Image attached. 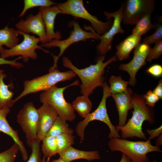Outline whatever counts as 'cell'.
Instances as JSON below:
<instances>
[{
	"label": "cell",
	"mask_w": 162,
	"mask_h": 162,
	"mask_svg": "<svg viewBox=\"0 0 162 162\" xmlns=\"http://www.w3.org/2000/svg\"><path fill=\"white\" fill-rule=\"evenodd\" d=\"M162 144V134L157 137L156 140L155 146H159Z\"/></svg>",
	"instance_id": "cell-40"
},
{
	"label": "cell",
	"mask_w": 162,
	"mask_h": 162,
	"mask_svg": "<svg viewBox=\"0 0 162 162\" xmlns=\"http://www.w3.org/2000/svg\"><path fill=\"white\" fill-rule=\"evenodd\" d=\"M41 151L43 157L46 158H50L58 153V150L56 137L46 135L41 141Z\"/></svg>",
	"instance_id": "cell-24"
},
{
	"label": "cell",
	"mask_w": 162,
	"mask_h": 162,
	"mask_svg": "<svg viewBox=\"0 0 162 162\" xmlns=\"http://www.w3.org/2000/svg\"><path fill=\"white\" fill-rule=\"evenodd\" d=\"M146 104L151 107L154 106L156 103L160 100L159 98L153 91L149 90L143 95Z\"/></svg>",
	"instance_id": "cell-34"
},
{
	"label": "cell",
	"mask_w": 162,
	"mask_h": 162,
	"mask_svg": "<svg viewBox=\"0 0 162 162\" xmlns=\"http://www.w3.org/2000/svg\"><path fill=\"white\" fill-rule=\"evenodd\" d=\"M86 162V161H85V162Z\"/></svg>",
	"instance_id": "cell-44"
},
{
	"label": "cell",
	"mask_w": 162,
	"mask_h": 162,
	"mask_svg": "<svg viewBox=\"0 0 162 162\" xmlns=\"http://www.w3.org/2000/svg\"><path fill=\"white\" fill-rule=\"evenodd\" d=\"M79 84V81L76 80L65 87L59 88L54 86L42 92L40 95V100L42 104H46L52 106L59 116L67 121L72 122L76 118L75 110L72 104L65 100L63 93L68 87Z\"/></svg>",
	"instance_id": "cell-6"
},
{
	"label": "cell",
	"mask_w": 162,
	"mask_h": 162,
	"mask_svg": "<svg viewBox=\"0 0 162 162\" xmlns=\"http://www.w3.org/2000/svg\"><path fill=\"white\" fill-rule=\"evenodd\" d=\"M23 10L19 16V17L24 16L29 9L36 7H49L56 5V3L50 0H24Z\"/></svg>",
	"instance_id": "cell-29"
},
{
	"label": "cell",
	"mask_w": 162,
	"mask_h": 162,
	"mask_svg": "<svg viewBox=\"0 0 162 162\" xmlns=\"http://www.w3.org/2000/svg\"><path fill=\"white\" fill-rule=\"evenodd\" d=\"M10 108L5 107L0 108V132L9 136L14 142L19 145L22 158L24 161H26L28 158L27 150L23 142L20 139L18 131L11 127L6 119L7 116L10 111Z\"/></svg>",
	"instance_id": "cell-18"
},
{
	"label": "cell",
	"mask_w": 162,
	"mask_h": 162,
	"mask_svg": "<svg viewBox=\"0 0 162 162\" xmlns=\"http://www.w3.org/2000/svg\"><path fill=\"white\" fill-rule=\"evenodd\" d=\"M105 58V55H101L98 58L95 64L80 69L75 66L68 57L63 58L64 66L73 71L80 79V92L82 95L89 96L97 87L104 86L105 82L104 76L105 68L112 62L117 61L115 56L104 62Z\"/></svg>",
	"instance_id": "cell-1"
},
{
	"label": "cell",
	"mask_w": 162,
	"mask_h": 162,
	"mask_svg": "<svg viewBox=\"0 0 162 162\" xmlns=\"http://www.w3.org/2000/svg\"><path fill=\"white\" fill-rule=\"evenodd\" d=\"M17 30L26 34L32 33L38 36L41 44L48 43L45 26L40 11L37 14H29L25 20H21L15 25Z\"/></svg>",
	"instance_id": "cell-14"
},
{
	"label": "cell",
	"mask_w": 162,
	"mask_h": 162,
	"mask_svg": "<svg viewBox=\"0 0 162 162\" xmlns=\"http://www.w3.org/2000/svg\"><path fill=\"white\" fill-rule=\"evenodd\" d=\"M72 70L60 72L56 68L45 75L23 82V90L21 93L13 100L14 104L22 98L31 93L49 89L60 82L70 80L76 76Z\"/></svg>",
	"instance_id": "cell-4"
},
{
	"label": "cell",
	"mask_w": 162,
	"mask_h": 162,
	"mask_svg": "<svg viewBox=\"0 0 162 162\" xmlns=\"http://www.w3.org/2000/svg\"><path fill=\"white\" fill-rule=\"evenodd\" d=\"M133 90L128 88L125 91L116 94H111L116 104L119 116L118 126L121 127L126 123L129 111L133 108L132 96Z\"/></svg>",
	"instance_id": "cell-16"
},
{
	"label": "cell",
	"mask_w": 162,
	"mask_h": 162,
	"mask_svg": "<svg viewBox=\"0 0 162 162\" xmlns=\"http://www.w3.org/2000/svg\"><path fill=\"white\" fill-rule=\"evenodd\" d=\"M148 44L140 42L135 48L134 56L131 61L125 64H121L120 70L127 72L130 76L129 84L134 86L136 82V75L139 70L147 64L146 59L151 48Z\"/></svg>",
	"instance_id": "cell-13"
},
{
	"label": "cell",
	"mask_w": 162,
	"mask_h": 162,
	"mask_svg": "<svg viewBox=\"0 0 162 162\" xmlns=\"http://www.w3.org/2000/svg\"><path fill=\"white\" fill-rule=\"evenodd\" d=\"M151 162H157V161L156 160H153Z\"/></svg>",
	"instance_id": "cell-43"
},
{
	"label": "cell",
	"mask_w": 162,
	"mask_h": 162,
	"mask_svg": "<svg viewBox=\"0 0 162 162\" xmlns=\"http://www.w3.org/2000/svg\"><path fill=\"white\" fill-rule=\"evenodd\" d=\"M162 54V40L155 44V45L151 48L146 59V61L151 63L154 59L159 58Z\"/></svg>",
	"instance_id": "cell-33"
},
{
	"label": "cell",
	"mask_w": 162,
	"mask_h": 162,
	"mask_svg": "<svg viewBox=\"0 0 162 162\" xmlns=\"http://www.w3.org/2000/svg\"><path fill=\"white\" fill-rule=\"evenodd\" d=\"M142 36L131 34L116 46L115 56L117 59L123 61L128 59L132 50L141 42Z\"/></svg>",
	"instance_id": "cell-19"
},
{
	"label": "cell",
	"mask_w": 162,
	"mask_h": 162,
	"mask_svg": "<svg viewBox=\"0 0 162 162\" xmlns=\"http://www.w3.org/2000/svg\"><path fill=\"white\" fill-rule=\"evenodd\" d=\"M42 162H50V158H47V159L46 160V158H43Z\"/></svg>",
	"instance_id": "cell-42"
},
{
	"label": "cell",
	"mask_w": 162,
	"mask_h": 162,
	"mask_svg": "<svg viewBox=\"0 0 162 162\" xmlns=\"http://www.w3.org/2000/svg\"><path fill=\"white\" fill-rule=\"evenodd\" d=\"M146 132L149 135L148 140L151 141L154 138L158 137L162 134V125L158 128L154 129H148L146 130Z\"/></svg>",
	"instance_id": "cell-37"
},
{
	"label": "cell",
	"mask_w": 162,
	"mask_h": 162,
	"mask_svg": "<svg viewBox=\"0 0 162 162\" xmlns=\"http://www.w3.org/2000/svg\"><path fill=\"white\" fill-rule=\"evenodd\" d=\"M151 14L146 15L138 21L132 30V34L142 36L152 29H155L156 24L153 25L152 23Z\"/></svg>",
	"instance_id": "cell-26"
},
{
	"label": "cell",
	"mask_w": 162,
	"mask_h": 162,
	"mask_svg": "<svg viewBox=\"0 0 162 162\" xmlns=\"http://www.w3.org/2000/svg\"><path fill=\"white\" fill-rule=\"evenodd\" d=\"M38 119V109L32 102L26 103L17 115V122L25 134L27 143L30 147L37 140Z\"/></svg>",
	"instance_id": "cell-10"
},
{
	"label": "cell",
	"mask_w": 162,
	"mask_h": 162,
	"mask_svg": "<svg viewBox=\"0 0 162 162\" xmlns=\"http://www.w3.org/2000/svg\"><path fill=\"white\" fill-rule=\"evenodd\" d=\"M130 159L124 154L122 153V157L119 162H130Z\"/></svg>",
	"instance_id": "cell-39"
},
{
	"label": "cell",
	"mask_w": 162,
	"mask_h": 162,
	"mask_svg": "<svg viewBox=\"0 0 162 162\" xmlns=\"http://www.w3.org/2000/svg\"><path fill=\"white\" fill-rule=\"evenodd\" d=\"M6 76L4 70L0 69V108L11 107L14 104L12 99L14 93L9 89L11 85H7L4 82Z\"/></svg>",
	"instance_id": "cell-22"
},
{
	"label": "cell",
	"mask_w": 162,
	"mask_h": 162,
	"mask_svg": "<svg viewBox=\"0 0 162 162\" xmlns=\"http://www.w3.org/2000/svg\"><path fill=\"white\" fill-rule=\"evenodd\" d=\"M154 32L150 35L147 36L143 39L142 43L148 45L155 44L162 40V25L156 24Z\"/></svg>",
	"instance_id": "cell-31"
},
{
	"label": "cell",
	"mask_w": 162,
	"mask_h": 162,
	"mask_svg": "<svg viewBox=\"0 0 162 162\" xmlns=\"http://www.w3.org/2000/svg\"><path fill=\"white\" fill-rule=\"evenodd\" d=\"M102 87L103 90L102 97L97 109L93 112L89 113L83 120L79 122L76 126V132L80 138L81 142L84 140L86 128L90 122L94 120L102 122L108 126L110 130L108 135L110 139L121 138L118 131L116 127L112 123L107 113L106 100L107 98L111 95L109 86L105 82Z\"/></svg>",
	"instance_id": "cell-5"
},
{
	"label": "cell",
	"mask_w": 162,
	"mask_h": 162,
	"mask_svg": "<svg viewBox=\"0 0 162 162\" xmlns=\"http://www.w3.org/2000/svg\"><path fill=\"white\" fill-rule=\"evenodd\" d=\"M124 6V4L122 3L119 9L114 12H104L106 19L110 20L112 17L114 20L109 30L100 36V42L96 48L98 52L101 55H105L111 50L112 42L114 36L118 34H122L124 32L121 26Z\"/></svg>",
	"instance_id": "cell-12"
},
{
	"label": "cell",
	"mask_w": 162,
	"mask_h": 162,
	"mask_svg": "<svg viewBox=\"0 0 162 162\" xmlns=\"http://www.w3.org/2000/svg\"><path fill=\"white\" fill-rule=\"evenodd\" d=\"M39 10L41 13L48 42L53 40H60L62 37L60 32H55L54 30L55 18L58 14H61L56 5L49 7H40Z\"/></svg>",
	"instance_id": "cell-17"
},
{
	"label": "cell",
	"mask_w": 162,
	"mask_h": 162,
	"mask_svg": "<svg viewBox=\"0 0 162 162\" xmlns=\"http://www.w3.org/2000/svg\"><path fill=\"white\" fill-rule=\"evenodd\" d=\"M66 121L58 116L46 135L56 137L63 134H73L74 130L69 127Z\"/></svg>",
	"instance_id": "cell-25"
},
{
	"label": "cell",
	"mask_w": 162,
	"mask_h": 162,
	"mask_svg": "<svg viewBox=\"0 0 162 162\" xmlns=\"http://www.w3.org/2000/svg\"><path fill=\"white\" fill-rule=\"evenodd\" d=\"M72 105L74 110L84 118L91 112L92 106L88 96L86 95L77 97L73 101Z\"/></svg>",
	"instance_id": "cell-23"
},
{
	"label": "cell",
	"mask_w": 162,
	"mask_h": 162,
	"mask_svg": "<svg viewBox=\"0 0 162 162\" xmlns=\"http://www.w3.org/2000/svg\"><path fill=\"white\" fill-rule=\"evenodd\" d=\"M75 136L73 134H63L56 137L58 154H62L74 144Z\"/></svg>",
	"instance_id": "cell-28"
},
{
	"label": "cell",
	"mask_w": 162,
	"mask_h": 162,
	"mask_svg": "<svg viewBox=\"0 0 162 162\" xmlns=\"http://www.w3.org/2000/svg\"><path fill=\"white\" fill-rule=\"evenodd\" d=\"M19 31L8 26L0 29V50L4 45L10 49L19 44Z\"/></svg>",
	"instance_id": "cell-21"
},
{
	"label": "cell",
	"mask_w": 162,
	"mask_h": 162,
	"mask_svg": "<svg viewBox=\"0 0 162 162\" xmlns=\"http://www.w3.org/2000/svg\"><path fill=\"white\" fill-rule=\"evenodd\" d=\"M146 72L154 77H160L162 75V66L158 64H153L146 69Z\"/></svg>",
	"instance_id": "cell-35"
},
{
	"label": "cell",
	"mask_w": 162,
	"mask_h": 162,
	"mask_svg": "<svg viewBox=\"0 0 162 162\" xmlns=\"http://www.w3.org/2000/svg\"><path fill=\"white\" fill-rule=\"evenodd\" d=\"M19 150V146L14 142L9 149L0 153V162H15L16 155Z\"/></svg>",
	"instance_id": "cell-30"
},
{
	"label": "cell",
	"mask_w": 162,
	"mask_h": 162,
	"mask_svg": "<svg viewBox=\"0 0 162 162\" xmlns=\"http://www.w3.org/2000/svg\"><path fill=\"white\" fill-rule=\"evenodd\" d=\"M50 162H67L64 160L63 159L60 157L57 159H55Z\"/></svg>",
	"instance_id": "cell-41"
},
{
	"label": "cell",
	"mask_w": 162,
	"mask_h": 162,
	"mask_svg": "<svg viewBox=\"0 0 162 162\" xmlns=\"http://www.w3.org/2000/svg\"><path fill=\"white\" fill-rule=\"evenodd\" d=\"M109 149L112 152L119 151L131 160L130 162H149L148 153L162 152L159 146H153L151 141H131L121 138H112L108 142Z\"/></svg>",
	"instance_id": "cell-3"
},
{
	"label": "cell",
	"mask_w": 162,
	"mask_h": 162,
	"mask_svg": "<svg viewBox=\"0 0 162 162\" xmlns=\"http://www.w3.org/2000/svg\"><path fill=\"white\" fill-rule=\"evenodd\" d=\"M155 8L154 0H128L124 4L122 22L125 25H135L146 15L152 14Z\"/></svg>",
	"instance_id": "cell-11"
},
{
	"label": "cell",
	"mask_w": 162,
	"mask_h": 162,
	"mask_svg": "<svg viewBox=\"0 0 162 162\" xmlns=\"http://www.w3.org/2000/svg\"><path fill=\"white\" fill-rule=\"evenodd\" d=\"M19 33L23 36L22 41L10 49H7L3 47L0 49V57L6 59L10 57L20 56L24 62H27L30 58L33 60L37 59L38 56L36 50L37 49L46 53H50L49 51L38 45L40 42L38 38L20 31Z\"/></svg>",
	"instance_id": "cell-9"
},
{
	"label": "cell",
	"mask_w": 162,
	"mask_h": 162,
	"mask_svg": "<svg viewBox=\"0 0 162 162\" xmlns=\"http://www.w3.org/2000/svg\"><path fill=\"white\" fill-rule=\"evenodd\" d=\"M40 142L37 140L32 144L30 147L32 149V153L27 162H42L43 159L41 158Z\"/></svg>",
	"instance_id": "cell-32"
},
{
	"label": "cell",
	"mask_w": 162,
	"mask_h": 162,
	"mask_svg": "<svg viewBox=\"0 0 162 162\" xmlns=\"http://www.w3.org/2000/svg\"><path fill=\"white\" fill-rule=\"evenodd\" d=\"M134 110L132 115L124 126L116 127L118 131L121 132L122 139L136 137L147 140V137L142 130V125L144 121L153 124L154 122V112L151 107L146 104L143 95L136 93L132 96Z\"/></svg>",
	"instance_id": "cell-2"
},
{
	"label": "cell",
	"mask_w": 162,
	"mask_h": 162,
	"mask_svg": "<svg viewBox=\"0 0 162 162\" xmlns=\"http://www.w3.org/2000/svg\"><path fill=\"white\" fill-rule=\"evenodd\" d=\"M153 92L160 99H162V80L160 79L158 83L153 91Z\"/></svg>",
	"instance_id": "cell-38"
},
{
	"label": "cell",
	"mask_w": 162,
	"mask_h": 162,
	"mask_svg": "<svg viewBox=\"0 0 162 162\" xmlns=\"http://www.w3.org/2000/svg\"><path fill=\"white\" fill-rule=\"evenodd\" d=\"M37 109L38 119L37 140L41 142L46 136L58 116L52 106L46 104H43V105Z\"/></svg>",
	"instance_id": "cell-15"
},
{
	"label": "cell",
	"mask_w": 162,
	"mask_h": 162,
	"mask_svg": "<svg viewBox=\"0 0 162 162\" xmlns=\"http://www.w3.org/2000/svg\"><path fill=\"white\" fill-rule=\"evenodd\" d=\"M56 6L61 14L70 15L89 21L91 23L92 28L100 36L109 30L113 24L112 20L104 22L99 20L97 16L91 14L84 7L82 0H68L58 4Z\"/></svg>",
	"instance_id": "cell-7"
},
{
	"label": "cell",
	"mask_w": 162,
	"mask_h": 162,
	"mask_svg": "<svg viewBox=\"0 0 162 162\" xmlns=\"http://www.w3.org/2000/svg\"><path fill=\"white\" fill-rule=\"evenodd\" d=\"M69 25L73 27V30L71 32L69 37L67 39L60 40H53L51 42L41 44L42 47L51 48L58 47L60 49V52L58 56L53 55L54 59L53 65L49 69V72L57 68V63L59 58L62 56L65 50L71 44L80 41H85L87 39H93L100 40V36L91 27H89L90 32H86L83 30L80 26L78 22L73 21H70Z\"/></svg>",
	"instance_id": "cell-8"
},
{
	"label": "cell",
	"mask_w": 162,
	"mask_h": 162,
	"mask_svg": "<svg viewBox=\"0 0 162 162\" xmlns=\"http://www.w3.org/2000/svg\"><path fill=\"white\" fill-rule=\"evenodd\" d=\"M22 59L21 56H20L14 60H10L0 57V65L2 64H9L11 66L17 68L19 69L23 67V64L17 62L19 59Z\"/></svg>",
	"instance_id": "cell-36"
},
{
	"label": "cell",
	"mask_w": 162,
	"mask_h": 162,
	"mask_svg": "<svg viewBox=\"0 0 162 162\" xmlns=\"http://www.w3.org/2000/svg\"><path fill=\"white\" fill-rule=\"evenodd\" d=\"M59 157L67 162H71L78 159L92 161L100 159L98 151L81 150L76 149L72 146L59 155Z\"/></svg>",
	"instance_id": "cell-20"
},
{
	"label": "cell",
	"mask_w": 162,
	"mask_h": 162,
	"mask_svg": "<svg viewBox=\"0 0 162 162\" xmlns=\"http://www.w3.org/2000/svg\"><path fill=\"white\" fill-rule=\"evenodd\" d=\"M109 83L111 94H116L126 91L129 82L123 80L121 75H112L110 78Z\"/></svg>",
	"instance_id": "cell-27"
}]
</instances>
